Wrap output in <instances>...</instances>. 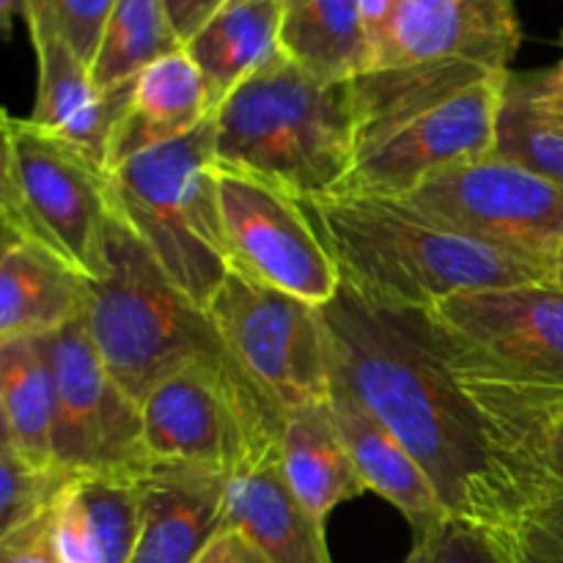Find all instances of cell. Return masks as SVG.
Wrapping results in <instances>:
<instances>
[{
  "label": "cell",
  "mask_w": 563,
  "mask_h": 563,
  "mask_svg": "<svg viewBox=\"0 0 563 563\" xmlns=\"http://www.w3.org/2000/svg\"><path fill=\"white\" fill-rule=\"evenodd\" d=\"M280 0H225L185 44L207 82L212 113L234 88L280 55Z\"/></svg>",
  "instance_id": "7402d4cb"
},
{
  "label": "cell",
  "mask_w": 563,
  "mask_h": 563,
  "mask_svg": "<svg viewBox=\"0 0 563 563\" xmlns=\"http://www.w3.org/2000/svg\"><path fill=\"white\" fill-rule=\"evenodd\" d=\"M86 328L110 377L137 405L190 366L220 368L251 385L207 308L168 278L121 214L110 225L108 275L88 280Z\"/></svg>",
  "instance_id": "5b68a950"
},
{
  "label": "cell",
  "mask_w": 563,
  "mask_h": 563,
  "mask_svg": "<svg viewBox=\"0 0 563 563\" xmlns=\"http://www.w3.org/2000/svg\"><path fill=\"white\" fill-rule=\"evenodd\" d=\"M509 71L473 64L374 69L352 80L355 163L335 192L407 198L498 143Z\"/></svg>",
  "instance_id": "7a4b0ae2"
},
{
  "label": "cell",
  "mask_w": 563,
  "mask_h": 563,
  "mask_svg": "<svg viewBox=\"0 0 563 563\" xmlns=\"http://www.w3.org/2000/svg\"><path fill=\"white\" fill-rule=\"evenodd\" d=\"M0 563H58L49 539V515L0 539Z\"/></svg>",
  "instance_id": "1f68e13d"
},
{
  "label": "cell",
  "mask_w": 563,
  "mask_h": 563,
  "mask_svg": "<svg viewBox=\"0 0 563 563\" xmlns=\"http://www.w3.org/2000/svg\"><path fill=\"white\" fill-rule=\"evenodd\" d=\"M27 31L38 60L36 104L27 119L47 135L80 148L108 170L113 132L130 108L135 80L102 91L93 82L91 66L55 33L44 16H31Z\"/></svg>",
  "instance_id": "2e32d148"
},
{
  "label": "cell",
  "mask_w": 563,
  "mask_h": 563,
  "mask_svg": "<svg viewBox=\"0 0 563 563\" xmlns=\"http://www.w3.org/2000/svg\"><path fill=\"white\" fill-rule=\"evenodd\" d=\"M405 563H517L509 542L495 528L445 515L416 533Z\"/></svg>",
  "instance_id": "f1b7e54d"
},
{
  "label": "cell",
  "mask_w": 563,
  "mask_h": 563,
  "mask_svg": "<svg viewBox=\"0 0 563 563\" xmlns=\"http://www.w3.org/2000/svg\"><path fill=\"white\" fill-rule=\"evenodd\" d=\"M328 401L335 427L355 462L357 476L366 484V493L379 495L394 509H399L401 517L410 522L412 533L427 531L429 526L449 515L427 471L377 416H372L335 379Z\"/></svg>",
  "instance_id": "d6986e66"
},
{
  "label": "cell",
  "mask_w": 563,
  "mask_h": 563,
  "mask_svg": "<svg viewBox=\"0 0 563 563\" xmlns=\"http://www.w3.org/2000/svg\"><path fill=\"white\" fill-rule=\"evenodd\" d=\"M53 361L58 383L55 465L75 476L146 473L154 460L143 443L141 405L110 377L86 328V313L53 333Z\"/></svg>",
  "instance_id": "4fadbf2b"
},
{
  "label": "cell",
  "mask_w": 563,
  "mask_h": 563,
  "mask_svg": "<svg viewBox=\"0 0 563 563\" xmlns=\"http://www.w3.org/2000/svg\"><path fill=\"white\" fill-rule=\"evenodd\" d=\"M207 311L280 423L297 407L330 399L333 372L317 306L231 269Z\"/></svg>",
  "instance_id": "ba28073f"
},
{
  "label": "cell",
  "mask_w": 563,
  "mask_h": 563,
  "mask_svg": "<svg viewBox=\"0 0 563 563\" xmlns=\"http://www.w3.org/2000/svg\"><path fill=\"white\" fill-rule=\"evenodd\" d=\"M58 410L53 333L0 341V418L3 445L36 465H53Z\"/></svg>",
  "instance_id": "cb8c5ba5"
},
{
  "label": "cell",
  "mask_w": 563,
  "mask_h": 563,
  "mask_svg": "<svg viewBox=\"0 0 563 563\" xmlns=\"http://www.w3.org/2000/svg\"><path fill=\"white\" fill-rule=\"evenodd\" d=\"M520 42L515 0H401L372 71L445 60L509 71Z\"/></svg>",
  "instance_id": "9a60e30c"
},
{
  "label": "cell",
  "mask_w": 563,
  "mask_h": 563,
  "mask_svg": "<svg viewBox=\"0 0 563 563\" xmlns=\"http://www.w3.org/2000/svg\"><path fill=\"white\" fill-rule=\"evenodd\" d=\"M0 341L58 333L88 308V278L20 234L0 236Z\"/></svg>",
  "instance_id": "ffe728a7"
},
{
  "label": "cell",
  "mask_w": 563,
  "mask_h": 563,
  "mask_svg": "<svg viewBox=\"0 0 563 563\" xmlns=\"http://www.w3.org/2000/svg\"><path fill=\"white\" fill-rule=\"evenodd\" d=\"M278 454L286 482L311 515L328 520L344 500L366 493L344 438L335 427L330 401L286 412L278 434Z\"/></svg>",
  "instance_id": "603a6c76"
},
{
  "label": "cell",
  "mask_w": 563,
  "mask_h": 563,
  "mask_svg": "<svg viewBox=\"0 0 563 563\" xmlns=\"http://www.w3.org/2000/svg\"><path fill=\"white\" fill-rule=\"evenodd\" d=\"M33 5H36V0H0V27H3L5 38L11 36V22H14V16L27 20Z\"/></svg>",
  "instance_id": "8d00e7d4"
},
{
  "label": "cell",
  "mask_w": 563,
  "mask_h": 563,
  "mask_svg": "<svg viewBox=\"0 0 563 563\" xmlns=\"http://www.w3.org/2000/svg\"><path fill=\"white\" fill-rule=\"evenodd\" d=\"M454 366V363H451ZM478 407L515 515L563 495V388L454 366ZM515 517V520H517Z\"/></svg>",
  "instance_id": "5bb4252c"
},
{
  "label": "cell",
  "mask_w": 563,
  "mask_h": 563,
  "mask_svg": "<svg viewBox=\"0 0 563 563\" xmlns=\"http://www.w3.org/2000/svg\"><path fill=\"white\" fill-rule=\"evenodd\" d=\"M218 198L234 273L317 308L339 295L344 275L295 196L245 170L218 165Z\"/></svg>",
  "instance_id": "7c38bea8"
},
{
  "label": "cell",
  "mask_w": 563,
  "mask_h": 563,
  "mask_svg": "<svg viewBox=\"0 0 563 563\" xmlns=\"http://www.w3.org/2000/svg\"><path fill=\"white\" fill-rule=\"evenodd\" d=\"M196 563H269V561L264 559V555L258 553V550L253 548L242 533L225 528V531L218 533V537L212 539V544L198 555Z\"/></svg>",
  "instance_id": "e575fe53"
},
{
  "label": "cell",
  "mask_w": 563,
  "mask_h": 563,
  "mask_svg": "<svg viewBox=\"0 0 563 563\" xmlns=\"http://www.w3.org/2000/svg\"><path fill=\"white\" fill-rule=\"evenodd\" d=\"M509 88L515 93H520L544 119L563 126V88L544 82L539 71H520V75L509 71Z\"/></svg>",
  "instance_id": "d6a6232c"
},
{
  "label": "cell",
  "mask_w": 563,
  "mask_h": 563,
  "mask_svg": "<svg viewBox=\"0 0 563 563\" xmlns=\"http://www.w3.org/2000/svg\"><path fill=\"white\" fill-rule=\"evenodd\" d=\"M212 119L207 82L187 49L163 55L135 77V91L110 143L108 170L159 143L190 135Z\"/></svg>",
  "instance_id": "44dd1931"
},
{
  "label": "cell",
  "mask_w": 563,
  "mask_h": 563,
  "mask_svg": "<svg viewBox=\"0 0 563 563\" xmlns=\"http://www.w3.org/2000/svg\"><path fill=\"white\" fill-rule=\"evenodd\" d=\"M75 473L53 465H36L0 443V539L49 515Z\"/></svg>",
  "instance_id": "4316f807"
},
{
  "label": "cell",
  "mask_w": 563,
  "mask_h": 563,
  "mask_svg": "<svg viewBox=\"0 0 563 563\" xmlns=\"http://www.w3.org/2000/svg\"><path fill=\"white\" fill-rule=\"evenodd\" d=\"M319 317L335 383L407 445L449 515L506 537L517 517L509 489L429 311L383 306L341 280Z\"/></svg>",
  "instance_id": "6da1fadb"
},
{
  "label": "cell",
  "mask_w": 563,
  "mask_h": 563,
  "mask_svg": "<svg viewBox=\"0 0 563 563\" xmlns=\"http://www.w3.org/2000/svg\"><path fill=\"white\" fill-rule=\"evenodd\" d=\"M553 284L563 289V247L559 251V256H555V264H553Z\"/></svg>",
  "instance_id": "f35d334b"
},
{
  "label": "cell",
  "mask_w": 563,
  "mask_h": 563,
  "mask_svg": "<svg viewBox=\"0 0 563 563\" xmlns=\"http://www.w3.org/2000/svg\"><path fill=\"white\" fill-rule=\"evenodd\" d=\"M115 212L168 278L201 308L231 273L218 198L214 113L190 135L159 143L110 170Z\"/></svg>",
  "instance_id": "8992f818"
},
{
  "label": "cell",
  "mask_w": 563,
  "mask_h": 563,
  "mask_svg": "<svg viewBox=\"0 0 563 563\" xmlns=\"http://www.w3.org/2000/svg\"><path fill=\"white\" fill-rule=\"evenodd\" d=\"M229 476L185 462H152L132 563H196L225 531Z\"/></svg>",
  "instance_id": "e0dca14e"
},
{
  "label": "cell",
  "mask_w": 563,
  "mask_h": 563,
  "mask_svg": "<svg viewBox=\"0 0 563 563\" xmlns=\"http://www.w3.org/2000/svg\"><path fill=\"white\" fill-rule=\"evenodd\" d=\"M429 317L454 366L563 388V289L555 284L465 291Z\"/></svg>",
  "instance_id": "8fae6325"
},
{
  "label": "cell",
  "mask_w": 563,
  "mask_h": 563,
  "mask_svg": "<svg viewBox=\"0 0 563 563\" xmlns=\"http://www.w3.org/2000/svg\"><path fill=\"white\" fill-rule=\"evenodd\" d=\"M495 154L515 159L563 187V126L544 119L520 93L511 91L509 80H506Z\"/></svg>",
  "instance_id": "83f0119b"
},
{
  "label": "cell",
  "mask_w": 563,
  "mask_h": 563,
  "mask_svg": "<svg viewBox=\"0 0 563 563\" xmlns=\"http://www.w3.org/2000/svg\"><path fill=\"white\" fill-rule=\"evenodd\" d=\"M280 53L311 75L350 82L372 69L361 0H280Z\"/></svg>",
  "instance_id": "d4e9b609"
},
{
  "label": "cell",
  "mask_w": 563,
  "mask_h": 563,
  "mask_svg": "<svg viewBox=\"0 0 563 563\" xmlns=\"http://www.w3.org/2000/svg\"><path fill=\"white\" fill-rule=\"evenodd\" d=\"M143 443L154 462H185L231 476L278 445L280 418L247 383L212 366L163 379L146 401Z\"/></svg>",
  "instance_id": "9c48e42d"
},
{
  "label": "cell",
  "mask_w": 563,
  "mask_h": 563,
  "mask_svg": "<svg viewBox=\"0 0 563 563\" xmlns=\"http://www.w3.org/2000/svg\"><path fill=\"white\" fill-rule=\"evenodd\" d=\"M113 5L115 0H36L31 16H44L55 33L91 66Z\"/></svg>",
  "instance_id": "f546056e"
},
{
  "label": "cell",
  "mask_w": 563,
  "mask_h": 563,
  "mask_svg": "<svg viewBox=\"0 0 563 563\" xmlns=\"http://www.w3.org/2000/svg\"><path fill=\"white\" fill-rule=\"evenodd\" d=\"M399 5L401 0H361V16H363V27H366L368 47H372V64H374V55H377L379 47H383L385 36H388L390 25H394V16L396 11H399Z\"/></svg>",
  "instance_id": "d590c367"
},
{
  "label": "cell",
  "mask_w": 563,
  "mask_h": 563,
  "mask_svg": "<svg viewBox=\"0 0 563 563\" xmlns=\"http://www.w3.org/2000/svg\"><path fill=\"white\" fill-rule=\"evenodd\" d=\"M561 47H563V31H561ZM539 75H542V80L550 82V86L563 88V58L553 66V69H542Z\"/></svg>",
  "instance_id": "74e56055"
},
{
  "label": "cell",
  "mask_w": 563,
  "mask_h": 563,
  "mask_svg": "<svg viewBox=\"0 0 563 563\" xmlns=\"http://www.w3.org/2000/svg\"><path fill=\"white\" fill-rule=\"evenodd\" d=\"M214 154L297 201L330 196L355 163L352 80H322L275 55L214 110Z\"/></svg>",
  "instance_id": "277c9868"
},
{
  "label": "cell",
  "mask_w": 563,
  "mask_h": 563,
  "mask_svg": "<svg viewBox=\"0 0 563 563\" xmlns=\"http://www.w3.org/2000/svg\"><path fill=\"white\" fill-rule=\"evenodd\" d=\"M115 214L110 170L31 119L3 113V231L47 247L82 278L102 280Z\"/></svg>",
  "instance_id": "52a82bcc"
},
{
  "label": "cell",
  "mask_w": 563,
  "mask_h": 563,
  "mask_svg": "<svg viewBox=\"0 0 563 563\" xmlns=\"http://www.w3.org/2000/svg\"><path fill=\"white\" fill-rule=\"evenodd\" d=\"M300 203L346 284L383 306L432 311L465 291L553 284V269L484 245L401 198L330 192Z\"/></svg>",
  "instance_id": "3957f363"
},
{
  "label": "cell",
  "mask_w": 563,
  "mask_h": 563,
  "mask_svg": "<svg viewBox=\"0 0 563 563\" xmlns=\"http://www.w3.org/2000/svg\"><path fill=\"white\" fill-rule=\"evenodd\" d=\"M506 542L517 563H563V495L522 511Z\"/></svg>",
  "instance_id": "4dcf8cb0"
},
{
  "label": "cell",
  "mask_w": 563,
  "mask_h": 563,
  "mask_svg": "<svg viewBox=\"0 0 563 563\" xmlns=\"http://www.w3.org/2000/svg\"><path fill=\"white\" fill-rule=\"evenodd\" d=\"M401 201L548 269L563 247V187L495 152L434 176Z\"/></svg>",
  "instance_id": "30bf717a"
},
{
  "label": "cell",
  "mask_w": 563,
  "mask_h": 563,
  "mask_svg": "<svg viewBox=\"0 0 563 563\" xmlns=\"http://www.w3.org/2000/svg\"><path fill=\"white\" fill-rule=\"evenodd\" d=\"M181 49L163 0H115L91 77L102 91L135 80L148 64Z\"/></svg>",
  "instance_id": "484cf974"
},
{
  "label": "cell",
  "mask_w": 563,
  "mask_h": 563,
  "mask_svg": "<svg viewBox=\"0 0 563 563\" xmlns=\"http://www.w3.org/2000/svg\"><path fill=\"white\" fill-rule=\"evenodd\" d=\"M225 528L242 533L269 563H333L324 520L286 482L278 445L229 476Z\"/></svg>",
  "instance_id": "ac0fdd59"
},
{
  "label": "cell",
  "mask_w": 563,
  "mask_h": 563,
  "mask_svg": "<svg viewBox=\"0 0 563 563\" xmlns=\"http://www.w3.org/2000/svg\"><path fill=\"white\" fill-rule=\"evenodd\" d=\"M165 11H168L170 27H174L176 38L185 47L209 20L220 11L225 0H163Z\"/></svg>",
  "instance_id": "836d02e7"
}]
</instances>
